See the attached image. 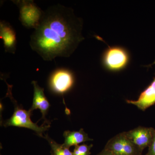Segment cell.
Segmentation results:
<instances>
[{"mask_svg":"<svg viewBox=\"0 0 155 155\" xmlns=\"http://www.w3.org/2000/svg\"><path fill=\"white\" fill-rule=\"evenodd\" d=\"M83 21L72 8L58 4L44 11L39 24L30 36L31 48L45 61L72 55L84 39Z\"/></svg>","mask_w":155,"mask_h":155,"instance_id":"obj_1","label":"cell"},{"mask_svg":"<svg viewBox=\"0 0 155 155\" xmlns=\"http://www.w3.org/2000/svg\"><path fill=\"white\" fill-rule=\"evenodd\" d=\"M7 83V82H6ZM8 84V92L7 96L9 97L14 106V114L10 119L3 123L5 127L15 126V127H25L35 131L39 136L43 137V133L48 130L50 125H42L39 126L36 123H34L31 119L32 111L24 110L22 106H19L17 102L13 97L12 94V85Z\"/></svg>","mask_w":155,"mask_h":155,"instance_id":"obj_2","label":"cell"},{"mask_svg":"<svg viewBox=\"0 0 155 155\" xmlns=\"http://www.w3.org/2000/svg\"><path fill=\"white\" fill-rule=\"evenodd\" d=\"M130 61V55L126 49L120 46L108 47L103 53L101 62L108 71L117 72L125 69Z\"/></svg>","mask_w":155,"mask_h":155,"instance_id":"obj_3","label":"cell"},{"mask_svg":"<svg viewBox=\"0 0 155 155\" xmlns=\"http://www.w3.org/2000/svg\"><path fill=\"white\" fill-rule=\"evenodd\" d=\"M12 2L19 10V20L27 28L35 29L43 16L44 11L37 5L32 0H14Z\"/></svg>","mask_w":155,"mask_h":155,"instance_id":"obj_4","label":"cell"},{"mask_svg":"<svg viewBox=\"0 0 155 155\" xmlns=\"http://www.w3.org/2000/svg\"><path fill=\"white\" fill-rule=\"evenodd\" d=\"M104 149L114 155H141L143 152L125 135L124 132L108 140Z\"/></svg>","mask_w":155,"mask_h":155,"instance_id":"obj_5","label":"cell"},{"mask_svg":"<svg viewBox=\"0 0 155 155\" xmlns=\"http://www.w3.org/2000/svg\"><path fill=\"white\" fill-rule=\"evenodd\" d=\"M74 83V74L66 68L56 69L51 74L49 80L50 89L58 94H63L69 91Z\"/></svg>","mask_w":155,"mask_h":155,"instance_id":"obj_6","label":"cell"},{"mask_svg":"<svg viewBox=\"0 0 155 155\" xmlns=\"http://www.w3.org/2000/svg\"><path fill=\"white\" fill-rule=\"evenodd\" d=\"M125 135L142 150L149 147L155 133L153 127H139L124 132Z\"/></svg>","mask_w":155,"mask_h":155,"instance_id":"obj_7","label":"cell"},{"mask_svg":"<svg viewBox=\"0 0 155 155\" xmlns=\"http://www.w3.org/2000/svg\"><path fill=\"white\" fill-rule=\"evenodd\" d=\"M0 38L3 40L5 51L15 54L17 45L16 33L10 23L5 20L0 22Z\"/></svg>","mask_w":155,"mask_h":155,"instance_id":"obj_8","label":"cell"},{"mask_svg":"<svg viewBox=\"0 0 155 155\" xmlns=\"http://www.w3.org/2000/svg\"><path fill=\"white\" fill-rule=\"evenodd\" d=\"M31 84L33 86L34 94L33 102L30 110L32 112L34 110L39 109L41 113L45 122L48 123L45 116L49 109L50 104L45 94L44 89L41 87L35 81H32Z\"/></svg>","mask_w":155,"mask_h":155,"instance_id":"obj_9","label":"cell"},{"mask_svg":"<svg viewBox=\"0 0 155 155\" xmlns=\"http://www.w3.org/2000/svg\"><path fill=\"white\" fill-rule=\"evenodd\" d=\"M127 104L136 106L140 110L145 111L155 104V76L151 83L140 94L136 101L126 100Z\"/></svg>","mask_w":155,"mask_h":155,"instance_id":"obj_10","label":"cell"},{"mask_svg":"<svg viewBox=\"0 0 155 155\" xmlns=\"http://www.w3.org/2000/svg\"><path fill=\"white\" fill-rule=\"evenodd\" d=\"M64 136L65 140L63 144L69 148L70 147L76 146L84 142L92 140L82 128L78 131L66 130L64 131Z\"/></svg>","mask_w":155,"mask_h":155,"instance_id":"obj_11","label":"cell"},{"mask_svg":"<svg viewBox=\"0 0 155 155\" xmlns=\"http://www.w3.org/2000/svg\"><path fill=\"white\" fill-rule=\"evenodd\" d=\"M43 137L48 142L51 148L53 155H73V153L69 150V148L65 146L63 144L57 143L48 134H46Z\"/></svg>","mask_w":155,"mask_h":155,"instance_id":"obj_12","label":"cell"},{"mask_svg":"<svg viewBox=\"0 0 155 155\" xmlns=\"http://www.w3.org/2000/svg\"><path fill=\"white\" fill-rule=\"evenodd\" d=\"M93 145H88L87 144H83L81 145H77L75 146L73 151V155H90V150L92 147Z\"/></svg>","mask_w":155,"mask_h":155,"instance_id":"obj_13","label":"cell"},{"mask_svg":"<svg viewBox=\"0 0 155 155\" xmlns=\"http://www.w3.org/2000/svg\"><path fill=\"white\" fill-rule=\"evenodd\" d=\"M148 147V151L146 155H155V133L152 141Z\"/></svg>","mask_w":155,"mask_h":155,"instance_id":"obj_14","label":"cell"},{"mask_svg":"<svg viewBox=\"0 0 155 155\" xmlns=\"http://www.w3.org/2000/svg\"><path fill=\"white\" fill-rule=\"evenodd\" d=\"M97 155H114L109 151L107 150L104 149L99 153Z\"/></svg>","mask_w":155,"mask_h":155,"instance_id":"obj_15","label":"cell"}]
</instances>
